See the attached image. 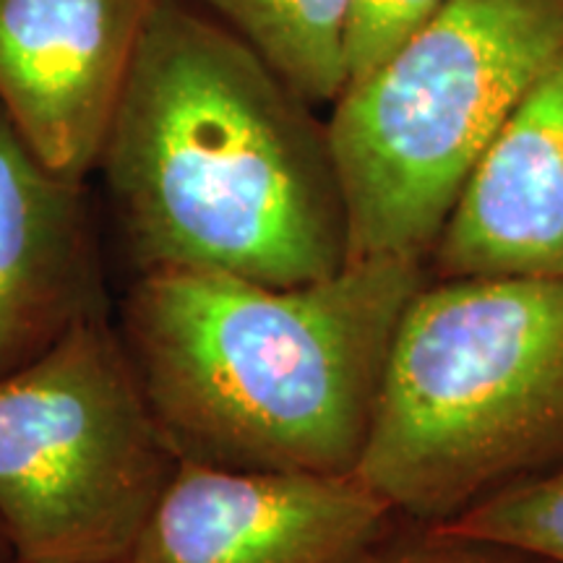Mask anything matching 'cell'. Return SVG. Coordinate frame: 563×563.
<instances>
[{
    "label": "cell",
    "mask_w": 563,
    "mask_h": 563,
    "mask_svg": "<svg viewBox=\"0 0 563 563\" xmlns=\"http://www.w3.org/2000/svg\"><path fill=\"white\" fill-rule=\"evenodd\" d=\"M97 173L139 274L295 287L347 266L327 121L191 0L154 13Z\"/></svg>",
    "instance_id": "6da1fadb"
},
{
    "label": "cell",
    "mask_w": 563,
    "mask_h": 563,
    "mask_svg": "<svg viewBox=\"0 0 563 563\" xmlns=\"http://www.w3.org/2000/svg\"><path fill=\"white\" fill-rule=\"evenodd\" d=\"M431 279L405 258L274 287L211 272L139 274L118 332L178 462L355 473L405 308Z\"/></svg>",
    "instance_id": "7a4b0ae2"
},
{
    "label": "cell",
    "mask_w": 563,
    "mask_h": 563,
    "mask_svg": "<svg viewBox=\"0 0 563 563\" xmlns=\"http://www.w3.org/2000/svg\"><path fill=\"white\" fill-rule=\"evenodd\" d=\"M563 467V279H428L394 332L355 475L443 525Z\"/></svg>",
    "instance_id": "3957f363"
},
{
    "label": "cell",
    "mask_w": 563,
    "mask_h": 563,
    "mask_svg": "<svg viewBox=\"0 0 563 563\" xmlns=\"http://www.w3.org/2000/svg\"><path fill=\"white\" fill-rule=\"evenodd\" d=\"M563 51V0H446L329 104L347 264H428L464 183Z\"/></svg>",
    "instance_id": "277c9868"
},
{
    "label": "cell",
    "mask_w": 563,
    "mask_h": 563,
    "mask_svg": "<svg viewBox=\"0 0 563 563\" xmlns=\"http://www.w3.org/2000/svg\"><path fill=\"white\" fill-rule=\"evenodd\" d=\"M178 460L110 316L0 378V527L24 563H125Z\"/></svg>",
    "instance_id": "5b68a950"
},
{
    "label": "cell",
    "mask_w": 563,
    "mask_h": 563,
    "mask_svg": "<svg viewBox=\"0 0 563 563\" xmlns=\"http://www.w3.org/2000/svg\"><path fill=\"white\" fill-rule=\"evenodd\" d=\"M399 519L355 473L178 462L125 563H368Z\"/></svg>",
    "instance_id": "8992f818"
},
{
    "label": "cell",
    "mask_w": 563,
    "mask_h": 563,
    "mask_svg": "<svg viewBox=\"0 0 563 563\" xmlns=\"http://www.w3.org/2000/svg\"><path fill=\"white\" fill-rule=\"evenodd\" d=\"M162 0H0V112L74 180L97 173Z\"/></svg>",
    "instance_id": "52a82bcc"
},
{
    "label": "cell",
    "mask_w": 563,
    "mask_h": 563,
    "mask_svg": "<svg viewBox=\"0 0 563 563\" xmlns=\"http://www.w3.org/2000/svg\"><path fill=\"white\" fill-rule=\"evenodd\" d=\"M108 316L87 180L47 167L0 112V378Z\"/></svg>",
    "instance_id": "ba28073f"
},
{
    "label": "cell",
    "mask_w": 563,
    "mask_h": 563,
    "mask_svg": "<svg viewBox=\"0 0 563 563\" xmlns=\"http://www.w3.org/2000/svg\"><path fill=\"white\" fill-rule=\"evenodd\" d=\"M428 272L563 279V51L464 183Z\"/></svg>",
    "instance_id": "9c48e42d"
},
{
    "label": "cell",
    "mask_w": 563,
    "mask_h": 563,
    "mask_svg": "<svg viewBox=\"0 0 563 563\" xmlns=\"http://www.w3.org/2000/svg\"><path fill=\"white\" fill-rule=\"evenodd\" d=\"M321 108L342 95L350 0H191Z\"/></svg>",
    "instance_id": "30bf717a"
},
{
    "label": "cell",
    "mask_w": 563,
    "mask_h": 563,
    "mask_svg": "<svg viewBox=\"0 0 563 563\" xmlns=\"http://www.w3.org/2000/svg\"><path fill=\"white\" fill-rule=\"evenodd\" d=\"M441 527L563 563V467L496 493Z\"/></svg>",
    "instance_id": "8fae6325"
},
{
    "label": "cell",
    "mask_w": 563,
    "mask_h": 563,
    "mask_svg": "<svg viewBox=\"0 0 563 563\" xmlns=\"http://www.w3.org/2000/svg\"><path fill=\"white\" fill-rule=\"evenodd\" d=\"M446 0H350L344 24V87L399 51Z\"/></svg>",
    "instance_id": "7c38bea8"
},
{
    "label": "cell",
    "mask_w": 563,
    "mask_h": 563,
    "mask_svg": "<svg viewBox=\"0 0 563 563\" xmlns=\"http://www.w3.org/2000/svg\"><path fill=\"white\" fill-rule=\"evenodd\" d=\"M368 563H551L519 548L470 538L441 525L399 519Z\"/></svg>",
    "instance_id": "4fadbf2b"
},
{
    "label": "cell",
    "mask_w": 563,
    "mask_h": 563,
    "mask_svg": "<svg viewBox=\"0 0 563 563\" xmlns=\"http://www.w3.org/2000/svg\"><path fill=\"white\" fill-rule=\"evenodd\" d=\"M13 561H16V555H13L9 538H5L3 527H0V563H13Z\"/></svg>",
    "instance_id": "5bb4252c"
},
{
    "label": "cell",
    "mask_w": 563,
    "mask_h": 563,
    "mask_svg": "<svg viewBox=\"0 0 563 563\" xmlns=\"http://www.w3.org/2000/svg\"><path fill=\"white\" fill-rule=\"evenodd\" d=\"M13 563H24V561H13Z\"/></svg>",
    "instance_id": "9a60e30c"
}]
</instances>
